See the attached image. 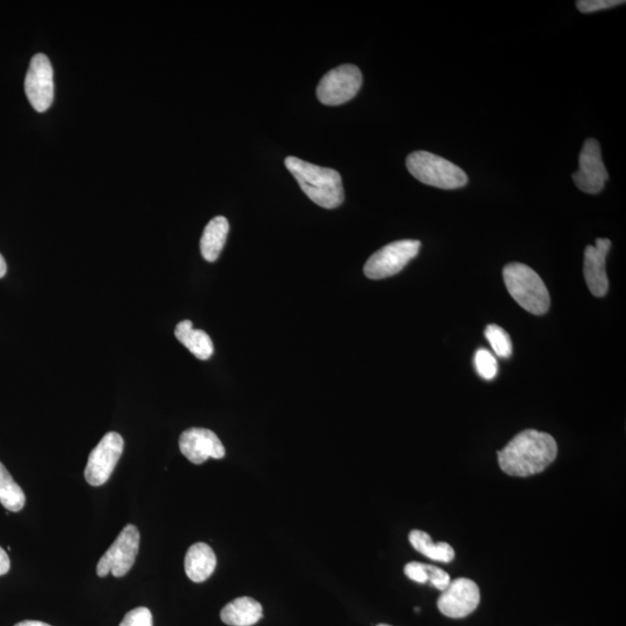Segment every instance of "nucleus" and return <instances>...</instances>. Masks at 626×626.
Segmentation results:
<instances>
[{
	"label": "nucleus",
	"instance_id": "nucleus-18",
	"mask_svg": "<svg viewBox=\"0 0 626 626\" xmlns=\"http://www.w3.org/2000/svg\"><path fill=\"white\" fill-rule=\"evenodd\" d=\"M409 540L412 547L421 555L435 560V562L451 563L455 558V550L450 544L444 542L433 543L432 537L425 531L412 530Z\"/></svg>",
	"mask_w": 626,
	"mask_h": 626
},
{
	"label": "nucleus",
	"instance_id": "nucleus-8",
	"mask_svg": "<svg viewBox=\"0 0 626 626\" xmlns=\"http://www.w3.org/2000/svg\"><path fill=\"white\" fill-rule=\"evenodd\" d=\"M125 448V441L119 433H107L92 450L85 468L86 482L91 486H101L108 482Z\"/></svg>",
	"mask_w": 626,
	"mask_h": 626
},
{
	"label": "nucleus",
	"instance_id": "nucleus-12",
	"mask_svg": "<svg viewBox=\"0 0 626 626\" xmlns=\"http://www.w3.org/2000/svg\"><path fill=\"white\" fill-rule=\"evenodd\" d=\"M179 448L189 462L205 463L208 458L221 460L225 448L218 436L206 428H189L180 435Z\"/></svg>",
	"mask_w": 626,
	"mask_h": 626
},
{
	"label": "nucleus",
	"instance_id": "nucleus-5",
	"mask_svg": "<svg viewBox=\"0 0 626 626\" xmlns=\"http://www.w3.org/2000/svg\"><path fill=\"white\" fill-rule=\"evenodd\" d=\"M419 240L404 239L382 247L366 262L363 272L368 279L382 280L402 272L411 260L418 256Z\"/></svg>",
	"mask_w": 626,
	"mask_h": 626
},
{
	"label": "nucleus",
	"instance_id": "nucleus-13",
	"mask_svg": "<svg viewBox=\"0 0 626 626\" xmlns=\"http://www.w3.org/2000/svg\"><path fill=\"white\" fill-rule=\"evenodd\" d=\"M611 242L607 238L596 239V245H588L585 250L584 274L587 286L595 297L608 293L609 281L606 260Z\"/></svg>",
	"mask_w": 626,
	"mask_h": 626
},
{
	"label": "nucleus",
	"instance_id": "nucleus-11",
	"mask_svg": "<svg viewBox=\"0 0 626 626\" xmlns=\"http://www.w3.org/2000/svg\"><path fill=\"white\" fill-rule=\"evenodd\" d=\"M480 602V591L475 581L458 578L442 592L438 607L444 616L463 618L473 613Z\"/></svg>",
	"mask_w": 626,
	"mask_h": 626
},
{
	"label": "nucleus",
	"instance_id": "nucleus-24",
	"mask_svg": "<svg viewBox=\"0 0 626 626\" xmlns=\"http://www.w3.org/2000/svg\"><path fill=\"white\" fill-rule=\"evenodd\" d=\"M426 571L429 584L436 589H439L441 592L446 591L451 582L450 575L446 571L440 569V567L434 565L426 564Z\"/></svg>",
	"mask_w": 626,
	"mask_h": 626
},
{
	"label": "nucleus",
	"instance_id": "nucleus-20",
	"mask_svg": "<svg viewBox=\"0 0 626 626\" xmlns=\"http://www.w3.org/2000/svg\"><path fill=\"white\" fill-rule=\"evenodd\" d=\"M485 337L489 340L490 345L499 358H511L513 353V345L509 334L498 325H489L485 330Z\"/></svg>",
	"mask_w": 626,
	"mask_h": 626
},
{
	"label": "nucleus",
	"instance_id": "nucleus-9",
	"mask_svg": "<svg viewBox=\"0 0 626 626\" xmlns=\"http://www.w3.org/2000/svg\"><path fill=\"white\" fill-rule=\"evenodd\" d=\"M25 92L29 104L36 112L48 111L54 101V70L46 55L32 58L25 79Z\"/></svg>",
	"mask_w": 626,
	"mask_h": 626
},
{
	"label": "nucleus",
	"instance_id": "nucleus-21",
	"mask_svg": "<svg viewBox=\"0 0 626 626\" xmlns=\"http://www.w3.org/2000/svg\"><path fill=\"white\" fill-rule=\"evenodd\" d=\"M475 367L480 377L486 381H492L498 374V362L496 356L485 348H480L475 354Z\"/></svg>",
	"mask_w": 626,
	"mask_h": 626
},
{
	"label": "nucleus",
	"instance_id": "nucleus-16",
	"mask_svg": "<svg viewBox=\"0 0 626 626\" xmlns=\"http://www.w3.org/2000/svg\"><path fill=\"white\" fill-rule=\"evenodd\" d=\"M176 337L196 359L208 360L214 354V344L205 331L195 330L191 320L180 322L177 327Z\"/></svg>",
	"mask_w": 626,
	"mask_h": 626
},
{
	"label": "nucleus",
	"instance_id": "nucleus-4",
	"mask_svg": "<svg viewBox=\"0 0 626 626\" xmlns=\"http://www.w3.org/2000/svg\"><path fill=\"white\" fill-rule=\"evenodd\" d=\"M407 170L420 183L441 189L467 186L469 178L461 167L427 151H414L406 159Z\"/></svg>",
	"mask_w": 626,
	"mask_h": 626
},
{
	"label": "nucleus",
	"instance_id": "nucleus-10",
	"mask_svg": "<svg viewBox=\"0 0 626 626\" xmlns=\"http://www.w3.org/2000/svg\"><path fill=\"white\" fill-rule=\"evenodd\" d=\"M572 178L581 192L594 195L603 191L609 174L602 160L600 143L595 138H589L582 147L579 169Z\"/></svg>",
	"mask_w": 626,
	"mask_h": 626
},
{
	"label": "nucleus",
	"instance_id": "nucleus-23",
	"mask_svg": "<svg viewBox=\"0 0 626 626\" xmlns=\"http://www.w3.org/2000/svg\"><path fill=\"white\" fill-rule=\"evenodd\" d=\"M625 4L622 0H579L578 10L582 13H593Z\"/></svg>",
	"mask_w": 626,
	"mask_h": 626
},
{
	"label": "nucleus",
	"instance_id": "nucleus-17",
	"mask_svg": "<svg viewBox=\"0 0 626 626\" xmlns=\"http://www.w3.org/2000/svg\"><path fill=\"white\" fill-rule=\"evenodd\" d=\"M229 230V222L223 216H217L208 223L200 243L203 258L209 262H214L220 257L223 247L227 243Z\"/></svg>",
	"mask_w": 626,
	"mask_h": 626
},
{
	"label": "nucleus",
	"instance_id": "nucleus-22",
	"mask_svg": "<svg viewBox=\"0 0 626 626\" xmlns=\"http://www.w3.org/2000/svg\"><path fill=\"white\" fill-rule=\"evenodd\" d=\"M119 626H154V621L151 611L140 607L129 611Z\"/></svg>",
	"mask_w": 626,
	"mask_h": 626
},
{
	"label": "nucleus",
	"instance_id": "nucleus-3",
	"mask_svg": "<svg viewBox=\"0 0 626 626\" xmlns=\"http://www.w3.org/2000/svg\"><path fill=\"white\" fill-rule=\"evenodd\" d=\"M508 293L524 310L541 316L550 309V294L541 276L527 265L513 262L504 268Z\"/></svg>",
	"mask_w": 626,
	"mask_h": 626
},
{
	"label": "nucleus",
	"instance_id": "nucleus-14",
	"mask_svg": "<svg viewBox=\"0 0 626 626\" xmlns=\"http://www.w3.org/2000/svg\"><path fill=\"white\" fill-rule=\"evenodd\" d=\"M217 565L216 555L213 549L206 543L193 544L188 549L185 558V571L187 577L194 582H203L211 577Z\"/></svg>",
	"mask_w": 626,
	"mask_h": 626
},
{
	"label": "nucleus",
	"instance_id": "nucleus-28",
	"mask_svg": "<svg viewBox=\"0 0 626 626\" xmlns=\"http://www.w3.org/2000/svg\"><path fill=\"white\" fill-rule=\"evenodd\" d=\"M7 272V265L4 257L0 254V279H3Z\"/></svg>",
	"mask_w": 626,
	"mask_h": 626
},
{
	"label": "nucleus",
	"instance_id": "nucleus-7",
	"mask_svg": "<svg viewBox=\"0 0 626 626\" xmlns=\"http://www.w3.org/2000/svg\"><path fill=\"white\" fill-rule=\"evenodd\" d=\"M362 82V72L358 67L352 64L340 65L320 80L317 97L326 106L346 104L359 93Z\"/></svg>",
	"mask_w": 626,
	"mask_h": 626
},
{
	"label": "nucleus",
	"instance_id": "nucleus-1",
	"mask_svg": "<svg viewBox=\"0 0 626 626\" xmlns=\"http://www.w3.org/2000/svg\"><path fill=\"white\" fill-rule=\"evenodd\" d=\"M557 454V442L550 434L527 429L498 451V461L508 476L530 477L549 468Z\"/></svg>",
	"mask_w": 626,
	"mask_h": 626
},
{
	"label": "nucleus",
	"instance_id": "nucleus-15",
	"mask_svg": "<svg viewBox=\"0 0 626 626\" xmlns=\"http://www.w3.org/2000/svg\"><path fill=\"white\" fill-rule=\"evenodd\" d=\"M261 618V604L247 596L231 601L221 611V620L230 626H252Z\"/></svg>",
	"mask_w": 626,
	"mask_h": 626
},
{
	"label": "nucleus",
	"instance_id": "nucleus-27",
	"mask_svg": "<svg viewBox=\"0 0 626 626\" xmlns=\"http://www.w3.org/2000/svg\"><path fill=\"white\" fill-rule=\"evenodd\" d=\"M14 626H52L47 623L39 622V621H24L20 622Z\"/></svg>",
	"mask_w": 626,
	"mask_h": 626
},
{
	"label": "nucleus",
	"instance_id": "nucleus-26",
	"mask_svg": "<svg viewBox=\"0 0 626 626\" xmlns=\"http://www.w3.org/2000/svg\"><path fill=\"white\" fill-rule=\"evenodd\" d=\"M11 569V562L5 550L0 547V575H5Z\"/></svg>",
	"mask_w": 626,
	"mask_h": 626
},
{
	"label": "nucleus",
	"instance_id": "nucleus-2",
	"mask_svg": "<svg viewBox=\"0 0 626 626\" xmlns=\"http://www.w3.org/2000/svg\"><path fill=\"white\" fill-rule=\"evenodd\" d=\"M285 164L302 191L316 205L325 209H336L342 205L345 194L339 172L293 156L288 157Z\"/></svg>",
	"mask_w": 626,
	"mask_h": 626
},
{
	"label": "nucleus",
	"instance_id": "nucleus-25",
	"mask_svg": "<svg viewBox=\"0 0 626 626\" xmlns=\"http://www.w3.org/2000/svg\"><path fill=\"white\" fill-rule=\"evenodd\" d=\"M404 572L406 577L418 584H427L428 577L426 571V564L412 562L405 565Z\"/></svg>",
	"mask_w": 626,
	"mask_h": 626
},
{
	"label": "nucleus",
	"instance_id": "nucleus-29",
	"mask_svg": "<svg viewBox=\"0 0 626 626\" xmlns=\"http://www.w3.org/2000/svg\"><path fill=\"white\" fill-rule=\"evenodd\" d=\"M377 626H391V625H388V624H380V625H377Z\"/></svg>",
	"mask_w": 626,
	"mask_h": 626
},
{
	"label": "nucleus",
	"instance_id": "nucleus-6",
	"mask_svg": "<svg viewBox=\"0 0 626 626\" xmlns=\"http://www.w3.org/2000/svg\"><path fill=\"white\" fill-rule=\"evenodd\" d=\"M141 535L134 524H127L120 535L116 537L112 547L109 548L97 565V573L100 578H105L112 573L115 578H122L134 566L138 549H140Z\"/></svg>",
	"mask_w": 626,
	"mask_h": 626
},
{
	"label": "nucleus",
	"instance_id": "nucleus-19",
	"mask_svg": "<svg viewBox=\"0 0 626 626\" xmlns=\"http://www.w3.org/2000/svg\"><path fill=\"white\" fill-rule=\"evenodd\" d=\"M0 504L7 511L20 512L25 507L26 496L21 487L14 482L10 472L0 463Z\"/></svg>",
	"mask_w": 626,
	"mask_h": 626
}]
</instances>
